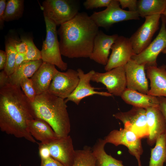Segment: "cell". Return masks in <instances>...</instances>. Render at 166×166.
<instances>
[{
    "instance_id": "obj_15",
    "label": "cell",
    "mask_w": 166,
    "mask_h": 166,
    "mask_svg": "<svg viewBox=\"0 0 166 166\" xmlns=\"http://www.w3.org/2000/svg\"><path fill=\"white\" fill-rule=\"evenodd\" d=\"M127 88L147 94L148 85L145 73V65L139 64L131 59L124 66Z\"/></svg>"
},
{
    "instance_id": "obj_18",
    "label": "cell",
    "mask_w": 166,
    "mask_h": 166,
    "mask_svg": "<svg viewBox=\"0 0 166 166\" xmlns=\"http://www.w3.org/2000/svg\"><path fill=\"white\" fill-rule=\"evenodd\" d=\"M148 135L147 142L153 145L161 135L166 133V126L164 117L158 107L145 109Z\"/></svg>"
},
{
    "instance_id": "obj_36",
    "label": "cell",
    "mask_w": 166,
    "mask_h": 166,
    "mask_svg": "<svg viewBox=\"0 0 166 166\" xmlns=\"http://www.w3.org/2000/svg\"><path fill=\"white\" fill-rule=\"evenodd\" d=\"M7 2L6 0H0V26L3 28L4 23V16Z\"/></svg>"
},
{
    "instance_id": "obj_26",
    "label": "cell",
    "mask_w": 166,
    "mask_h": 166,
    "mask_svg": "<svg viewBox=\"0 0 166 166\" xmlns=\"http://www.w3.org/2000/svg\"><path fill=\"white\" fill-rule=\"evenodd\" d=\"M166 162V133H164L159 137L151 149L148 166H164Z\"/></svg>"
},
{
    "instance_id": "obj_41",
    "label": "cell",
    "mask_w": 166,
    "mask_h": 166,
    "mask_svg": "<svg viewBox=\"0 0 166 166\" xmlns=\"http://www.w3.org/2000/svg\"><path fill=\"white\" fill-rule=\"evenodd\" d=\"M25 61H26L25 53H17L15 61V70Z\"/></svg>"
},
{
    "instance_id": "obj_32",
    "label": "cell",
    "mask_w": 166,
    "mask_h": 166,
    "mask_svg": "<svg viewBox=\"0 0 166 166\" xmlns=\"http://www.w3.org/2000/svg\"><path fill=\"white\" fill-rule=\"evenodd\" d=\"M112 0H86L83 4L86 10H92L98 8L108 7Z\"/></svg>"
},
{
    "instance_id": "obj_42",
    "label": "cell",
    "mask_w": 166,
    "mask_h": 166,
    "mask_svg": "<svg viewBox=\"0 0 166 166\" xmlns=\"http://www.w3.org/2000/svg\"><path fill=\"white\" fill-rule=\"evenodd\" d=\"M161 16L164 18L166 23V7L164 12L161 14Z\"/></svg>"
},
{
    "instance_id": "obj_29",
    "label": "cell",
    "mask_w": 166,
    "mask_h": 166,
    "mask_svg": "<svg viewBox=\"0 0 166 166\" xmlns=\"http://www.w3.org/2000/svg\"><path fill=\"white\" fill-rule=\"evenodd\" d=\"M16 39L8 38L5 42V52L7 56V61L4 70L9 76L15 70V63L17 53L15 49Z\"/></svg>"
},
{
    "instance_id": "obj_30",
    "label": "cell",
    "mask_w": 166,
    "mask_h": 166,
    "mask_svg": "<svg viewBox=\"0 0 166 166\" xmlns=\"http://www.w3.org/2000/svg\"><path fill=\"white\" fill-rule=\"evenodd\" d=\"M21 40L24 41L27 45V51L25 53L26 61L42 59L41 51L35 46L31 38L21 36Z\"/></svg>"
},
{
    "instance_id": "obj_3",
    "label": "cell",
    "mask_w": 166,
    "mask_h": 166,
    "mask_svg": "<svg viewBox=\"0 0 166 166\" xmlns=\"http://www.w3.org/2000/svg\"><path fill=\"white\" fill-rule=\"evenodd\" d=\"M30 104L34 118L45 121L59 137L69 135L71 124L65 99L46 92L37 95Z\"/></svg>"
},
{
    "instance_id": "obj_31",
    "label": "cell",
    "mask_w": 166,
    "mask_h": 166,
    "mask_svg": "<svg viewBox=\"0 0 166 166\" xmlns=\"http://www.w3.org/2000/svg\"><path fill=\"white\" fill-rule=\"evenodd\" d=\"M21 88L24 94L31 102H33L37 96L30 78H24L20 82Z\"/></svg>"
},
{
    "instance_id": "obj_40",
    "label": "cell",
    "mask_w": 166,
    "mask_h": 166,
    "mask_svg": "<svg viewBox=\"0 0 166 166\" xmlns=\"http://www.w3.org/2000/svg\"><path fill=\"white\" fill-rule=\"evenodd\" d=\"M7 56L5 51L0 50V70H4L6 63Z\"/></svg>"
},
{
    "instance_id": "obj_9",
    "label": "cell",
    "mask_w": 166,
    "mask_h": 166,
    "mask_svg": "<svg viewBox=\"0 0 166 166\" xmlns=\"http://www.w3.org/2000/svg\"><path fill=\"white\" fill-rule=\"evenodd\" d=\"M106 143L115 146L122 145L126 146L132 155L137 161L138 166H142L141 156L143 151L141 139L132 132L124 128L111 131L104 139Z\"/></svg>"
},
{
    "instance_id": "obj_2",
    "label": "cell",
    "mask_w": 166,
    "mask_h": 166,
    "mask_svg": "<svg viewBox=\"0 0 166 166\" xmlns=\"http://www.w3.org/2000/svg\"><path fill=\"white\" fill-rule=\"evenodd\" d=\"M99 27L90 16L78 12L57 31L61 55L69 58L89 57Z\"/></svg>"
},
{
    "instance_id": "obj_7",
    "label": "cell",
    "mask_w": 166,
    "mask_h": 166,
    "mask_svg": "<svg viewBox=\"0 0 166 166\" xmlns=\"http://www.w3.org/2000/svg\"><path fill=\"white\" fill-rule=\"evenodd\" d=\"M113 116L122 122L124 128L141 139L147 138L149 132L145 109L133 107L127 112H118Z\"/></svg>"
},
{
    "instance_id": "obj_37",
    "label": "cell",
    "mask_w": 166,
    "mask_h": 166,
    "mask_svg": "<svg viewBox=\"0 0 166 166\" xmlns=\"http://www.w3.org/2000/svg\"><path fill=\"white\" fill-rule=\"evenodd\" d=\"M158 98L159 102L158 108L164 117L166 126V97H161Z\"/></svg>"
},
{
    "instance_id": "obj_20",
    "label": "cell",
    "mask_w": 166,
    "mask_h": 166,
    "mask_svg": "<svg viewBox=\"0 0 166 166\" xmlns=\"http://www.w3.org/2000/svg\"><path fill=\"white\" fill-rule=\"evenodd\" d=\"M58 71L55 65L43 62L30 78L37 95L47 92L52 81Z\"/></svg>"
},
{
    "instance_id": "obj_22",
    "label": "cell",
    "mask_w": 166,
    "mask_h": 166,
    "mask_svg": "<svg viewBox=\"0 0 166 166\" xmlns=\"http://www.w3.org/2000/svg\"><path fill=\"white\" fill-rule=\"evenodd\" d=\"M121 97L126 103L133 107L145 109L151 107H158L159 105L158 97L127 88Z\"/></svg>"
},
{
    "instance_id": "obj_11",
    "label": "cell",
    "mask_w": 166,
    "mask_h": 166,
    "mask_svg": "<svg viewBox=\"0 0 166 166\" xmlns=\"http://www.w3.org/2000/svg\"><path fill=\"white\" fill-rule=\"evenodd\" d=\"M91 81L103 84L112 95L121 97L127 88L124 66L114 68L104 73L95 72Z\"/></svg>"
},
{
    "instance_id": "obj_5",
    "label": "cell",
    "mask_w": 166,
    "mask_h": 166,
    "mask_svg": "<svg viewBox=\"0 0 166 166\" xmlns=\"http://www.w3.org/2000/svg\"><path fill=\"white\" fill-rule=\"evenodd\" d=\"M44 17L46 36L43 42L41 51L43 62L56 66L62 71L66 70L67 64L62 60L57 38V25L46 17Z\"/></svg>"
},
{
    "instance_id": "obj_43",
    "label": "cell",
    "mask_w": 166,
    "mask_h": 166,
    "mask_svg": "<svg viewBox=\"0 0 166 166\" xmlns=\"http://www.w3.org/2000/svg\"><path fill=\"white\" fill-rule=\"evenodd\" d=\"M163 53H164V54H166V52H164Z\"/></svg>"
},
{
    "instance_id": "obj_16",
    "label": "cell",
    "mask_w": 166,
    "mask_h": 166,
    "mask_svg": "<svg viewBox=\"0 0 166 166\" xmlns=\"http://www.w3.org/2000/svg\"><path fill=\"white\" fill-rule=\"evenodd\" d=\"M77 70L79 79V81L73 92L65 100L66 103L71 101L78 105L82 99L89 96L95 94L105 97L112 95L107 92L96 91V88L92 86L90 82L95 72L94 70H92L86 73H85L80 68L78 69Z\"/></svg>"
},
{
    "instance_id": "obj_27",
    "label": "cell",
    "mask_w": 166,
    "mask_h": 166,
    "mask_svg": "<svg viewBox=\"0 0 166 166\" xmlns=\"http://www.w3.org/2000/svg\"><path fill=\"white\" fill-rule=\"evenodd\" d=\"M72 166H96V159L92 148L86 146L83 149L75 150Z\"/></svg>"
},
{
    "instance_id": "obj_28",
    "label": "cell",
    "mask_w": 166,
    "mask_h": 166,
    "mask_svg": "<svg viewBox=\"0 0 166 166\" xmlns=\"http://www.w3.org/2000/svg\"><path fill=\"white\" fill-rule=\"evenodd\" d=\"M24 2L23 0H8L4 14V21H11L20 18L24 12Z\"/></svg>"
},
{
    "instance_id": "obj_21",
    "label": "cell",
    "mask_w": 166,
    "mask_h": 166,
    "mask_svg": "<svg viewBox=\"0 0 166 166\" xmlns=\"http://www.w3.org/2000/svg\"><path fill=\"white\" fill-rule=\"evenodd\" d=\"M28 126L32 136L42 144H48L59 137L50 124L41 119L30 120Z\"/></svg>"
},
{
    "instance_id": "obj_33",
    "label": "cell",
    "mask_w": 166,
    "mask_h": 166,
    "mask_svg": "<svg viewBox=\"0 0 166 166\" xmlns=\"http://www.w3.org/2000/svg\"><path fill=\"white\" fill-rule=\"evenodd\" d=\"M121 8L123 9L128 8L129 11H136L137 10V0H118Z\"/></svg>"
},
{
    "instance_id": "obj_13",
    "label": "cell",
    "mask_w": 166,
    "mask_h": 166,
    "mask_svg": "<svg viewBox=\"0 0 166 166\" xmlns=\"http://www.w3.org/2000/svg\"><path fill=\"white\" fill-rule=\"evenodd\" d=\"M111 54L105 70L106 71L124 66L136 55L129 38L123 36L118 37L113 45Z\"/></svg>"
},
{
    "instance_id": "obj_39",
    "label": "cell",
    "mask_w": 166,
    "mask_h": 166,
    "mask_svg": "<svg viewBox=\"0 0 166 166\" xmlns=\"http://www.w3.org/2000/svg\"><path fill=\"white\" fill-rule=\"evenodd\" d=\"M9 83V76L6 73L4 70L0 72V88H2Z\"/></svg>"
},
{
    "instance_id": "obj_17",
    "label": "cell",
    "mask_w": 166,
    "mask_h": 166,
    "mask_svg": "<svg viewBox=\"0 0 166 166\" xmlns=\"http://www.w3.org/2000/svg\"><path fill=\"white\" fill-rule=\"evenodd\" d=\"M118 36L117 34L109 35L99 30L95 38L89 58L105 66L108 62L112 46Z\"/></svg>"
},
{
    "instance_id": "obj_10",
    "label": "cell",
    "mask_w": 166,
    "mask_h": 166,
    "mask_svg": "<svg viewBox=\"0 0 166 166\" xmlns=\"http://www.w3.org/2000/svg\"><path fill=\"white\" fill-rule=\"evenodd\" d=\"M161 25L156 38L149 45L140 53L133 56L131 59L146 66H157L156 60L160 53L166 52V23L161 16Z\"/></svg>"
},
{
    "instance_id": "obj_35",
    "label": "cell",
    "mask_w": 166,
    "mask_h": 166,
    "mask_svg": "<svg viewBox=\"0 0 166 166\" xmlns=\"http://www.w3.org/2000/svg\"><path fill=\"white\" fill-rule=\"evenodd\" d=\"M39 153L41 159L46 158L50 156L49 148L45 144L38 143Z\"/></svg>"
},
{
    "instance_id": "obj_38",
    "label": "cell",
    "mask_w": 166,
    "mask_h": 166,
    "mask_svg": "<svg viewBox=\"0 0 166 166\" xmlns=\"http://www.w3.org/2000/svg\"><path fill=\"white\" fill-rule=\"evenodd\" d=\"M15 49L17 53H26L27 51V45L23 41L17 40Z\"/></svg>"
},
{
    "instance_id": "obj_12",
    "label": "cell",
    "mask_w": 166,
    "mask_h": 166,
    "mask_svg": "<svg viewBox=\"0 0 166 166\" xmlns=\"http://www.w3.org/2000/svg\"><path fill=\"white\" fill-rule=\"evenodd\" d=\"M79 80L77 70L69 69L65 72L58 71L52 81L47 92L65 100L75 89Z\"/></svg>"
},
{
    "instance_id": "obj_24",
    "label": "cell",
    "mask_w": 166,
    "mask_h": 166,
    "mask_svg": "<svg viewBox=\"0 0 166 166\" xmlns=\"http://www.w3.org/2000/svg\"><path fill=\"white\" fill-rule=\"evenodd\" d=\"M106 144L104 139L99 138L92 148L96 159V166H124L121 160L106 153L105 150Z\"/></svg>"
},
{
    "instance_id": "obj_6",
    "label": "cell",
    "mask_w": 166,
    "mask_h": 166,
    "mask_svg": "<svg viewBox=\"0 0 166 166\" xmlns=\"http://www.w3.org/2000/svg\"><path fill=\"white\" fill-rule=\"evenodd\" d=\"M118 0H112L106 8L99 12H95L90 16L92 19L99 28H109L113 24L122 21L139 19L137 12L122 9Z\"/></svg>"
},
{
    "instance_id": "obj_23",
    "label": "cell",
    "mask_w": 166,
    "mask_h": 166,
    "mask_svg": "<svg viewBox=\"0 0 166 166\" xmlns=\"http://www.w3.org/2000/svg\"><path fill=\"white\" fill-rule=\"evenodd\" d=\"M42 63V59L24 61L12 74L9 76V84L20 87V83L21 80L24 78H30Z\"/></svg>"
},
{
    "instance_id": "obj_1",
    "label": "cell",
    "mask_w": 166,
    "mask_h": 166,
    "mask_svg": "<svg viewBox=\"0 0 166 166\" xmlns=\"http://www.w3.org/2000/svg\"><path fill=\"white\" fill-rule=\"evenodd\" d=\"M34 118L29 101L20 87L10 84L0 88V129L6 133L34 143L28 122Z\"/></svg>"
},
{
    "instance_id": "obj_4",
    "label": "cell",
    "mask_w": 166,
    "mask_h": 166,
    "mask_svg": "<svg viewBox=\"0 0 166 166\" xmlns=\"http://www.w3.org/2000/svg\"><path fill=\"white\" fill-rule=\"evenodd\" d=\"M42 7L44 17L60 26L79 12L80 3L77 0H45L42 2Z\"/></svg>"
},
{
    "instance_id": "obj_25",
    "label": "cell",
    "mask_w": 166,
    "mask_h": 166,
    "mask_svg": "<svg viewBox=\"0 0 166 166\" xmlns=\"http://www.w3.org/2000/svg\"><path fill=\"white\" fill-rule=\"evenodd\" d=\"M166 7V0H139L137 11L140 17L144 18L156 14H162Z\"/></svg>"
},
{
    "instance_id": "obj_19",
    "label": "cell",
    "mask_w": 166,
    "mask_h": 166,
    "mask_svg": "<svg viewBox=\"0 0 166 166\" xmlns=\"http://www.w3.org/2000/svg\"><path fill=\"white\" fill-rule=\"evenodd\" d=\"M150 88L147 94L156 97H166V65L145 67Z\"/></svg>"
},
{
    "instance_id": "obj_8",
    "label": "cell",
    "mask_w": 166,
    "mask_h": 166,
    "mask_svg": "<svg viewBox=\"0 0 166 166\" xmlns=\"http://www.w3.org/2000/svg\"><path fill=\"white\" fill-rule=\"evenodd\" d=\"M161 15L157 14L145 17L143 23L129 38L136 54L143 51L152 42L153 37L159 28Z\"/></svg>"
},
{
    "instance_id": "obj_14",
    "label": "cell",
    "mask_w": 166,
    "mask_h": 166,
    "mask_svg": "<svg viewBox=\"0 0 166 166\" xmlns=\"http://www.w3.org/2000/svg\"><path fill=\"white\" fill-rule=\"evenodd\" d=\"M45 144L51 157L65 166H72L75 150L70 135L59 137Z\"/></svg>"
},
{
    "instance_id": "obj_34",
    "label": "cell",
    "mask_w": 166,
    "mask_h": 166,
    "mask_svg": "<svg viewBox=\"0 0 166 166\" xmlns=\"http://www.w3.org/2000/svg\"><path fill=\"white\" fill-rule=\"evenodd\" d=\"M41 159L40 166H65L50 156Z\"/></svg>"
}]
</instances>
